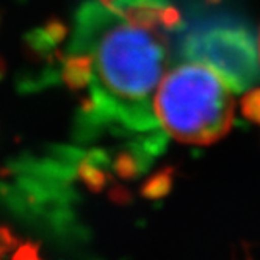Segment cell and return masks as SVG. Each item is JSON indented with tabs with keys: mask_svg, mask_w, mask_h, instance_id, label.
Here are the masks:
<instances>
[{
	"mask_svg": "<svg viewBox=\"0 0 260 260\" xmlns=\"http://www.w3.org/2000/svg\"><path fill=\"white\" fill-rule=\"evenodd\" d=\"M183 22L171 0H88L76 14L66 52L91 61L89 124L154 132V92L170 63V36Z\"/></svg>",
	"mask_w": 260,
	"mask_h": 260,
	"instance_id": "1",
	"label": "cell"
},
{
	"mask_svg": "<svg viewBox=\"0 0 260 260\" xmlns=\"http://www.w3.org/2000/svg\"><path fill=\"white\" fill-rule=\"evenodd\" d=\"M232 92L213 68L199 61L182 63L161 79L154 115L174 140L207 146L229 134L235 110Z\"/></svg>",
	"mask_w": 260,
	"mask_h": 260,
	"instance_id": "2",
	"label": "cell"
},
{
	"mask_svg": "<svg viewBox=\"0 0 260 260\" xmlns=\"http://www.w3.org/2000/svg\"><path fill=\"white\" fill-rule=\"evenodd\" d=\"M2 72H4V63L0 60V77H2Z\"/></svg>",
	"mask_w": 260,
	"mask_h": 260,
	"instance_id": "11",
	"label": "cell"
},
{
	"mask_svg": "<svg viewBox=\"0 0 260 260\" xmlns=\"http://www.w3.org/2000/svg\"><path fill=\"white\" fill-rule=\"evenodd\" d=\"M174 176H176V170L173 166H165V168L158 170L149 179H146V182L143 183L141 196L144 199H151V201L166 198L173 190Z\"/></svg>",
	"mask_w": 260,
	"mask_h": 260,
	"instance_id": "5",
	"label": "cell"
},
{
	"mask_svg": "<svg viewBox=\"0 0 260 260\" xmlns=\"http://www.w3.org/2000/svg\"><path fill=\"white\" fill-rule=\"evenodd\" d=\"M13 260H43L40 254V245L31 243V241L21 245L19 248H16Z\"/></svg>",
	"mask_w": 260,
	"mask_h": 260,
	"instance_id": "7",
	"label": "cell"
},
{
	"mask_svg": "<svg viewBox=\"0 0 260 260\" xmlns=\"http://www.w3.org/2000/svg\"><path fill=\"white\" fill-rule=\"evenodd\" d=\"M14 248H17V238L8 228H0V257Z\"/></svg>",
	"mask_w": 260,
	"mask_h": 260,
	"instance_id": "8",
	"label": "cell"
},
{
	"mask_svg": "<svg viewBox=\"0 0 260 260\" xmlns=\"http://www.w3.org/2000/svg\"><path fill=\"white\" fill-rule=\"evenodd\" d=\"M257 49H258V60H260V31H258V41H257Z\"/></svg>",
	"mask_w": 260,
	"mask_h": 260,
	"instance_id": "10",
	"label": "cell"
},
{
	"mask_svg": "<svg viewBox=\"0 0 260 260\" xmlns=\"http://www.w3.org/2000/svg\"><path fill=\"white\" fill-rule=\"evenodd\" d=\"M241 113L260 125V88H252L241 99Z\"/></svg>",
	"mask_w": 260,
	"mask_h": 260,
	"instance_id": "6",
	"label": "cell"
},
{
	"mask_svg": "<svg viewBox=\"0 0 260 260\" xmlns=\"http://www.w3.org/2000/svg\"><path fill=\"white\" fill-rule=\"evenodd\" d=\"M110 199L116 204H128L130 199H132V194H130L127 188L121 187V185H115V187L110 190Z\"/></svg>",
	"mask_w": 260,
	"mask_h": 260,
	"instance_id": "9",
	"label": "cell"
},
{
	"mask_svg": "<svg viewBox=\"0 0 260 260\" xmlns=\"http://www.w3.org/2000/svg\"><path fill=\"white\" fill-rule=\"evenodd\" d=\"M183 58L213 68L238 92L260 82L255 36L246 24L224 13L183 24L179 31Z\"/></svg>",
	"mask_w": 260,
	"mask_h": 260,
	"instance_id": "3",
	"label": "cell"
},
{
	"mask_svg": "<svg viewBox=\"0 0 260 260\" xmlns=\"http://www.w3.org/2000/svg\"><path fill=\"white\" fill-rule=\"evenodd\" d=\"M77 176L80 182L92 193H101L111 179L107 171V155L101 151H92L79 158Z\"/></svg>",
	"mask_w": 260,
	"mask_h": 260,
	"instance_id": "4",
	"label": "cell"
}]
</instances>
